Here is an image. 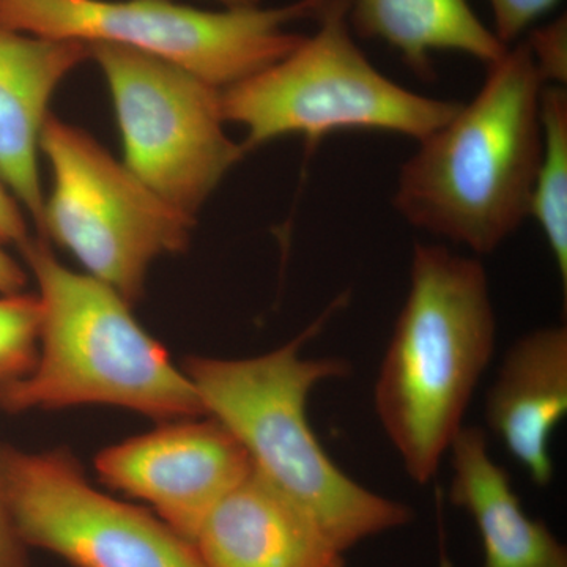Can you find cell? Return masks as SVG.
Wrapping results in <instances>:
<instances>
[{
	"label": "cell",
	"instance_id": "6da1fadb",
	"mask_svg": "<svg viewBox=\"0 0 567 567\" xmlns=\"http://www.w3.org/2000/svg\"><path fill=\"white\" fill-rule=\"evenodd\" d=\"M527 43L509 47L470 103L399 169L393 204L410 226L492 254L529 216L546 87Z\"/></svg>",
	"mask_w": 567,
	"mask_h": 567
},
{
	"label": "cell",
	"instance_id": "7a4b0ae2",
	"mask_svg": "<svg viewBox=\"0 0 567 567\" xmlns=\"http://www.w3.org/2000/svg\"><path fill=\"white\" fill-rule=\"evenodd\" d=\"M344 300H336L311 327L274 352L245 360L189 357L192 380L207 416L229 429L254 466L305 507L341 551L405 527L412 507L369 491L346 475L320 445L308 420V399L319 383L346 379L342 358H303Z\"/></svg>",
	"mask_w": 567,
	"mask_h": 567
},
{
	"label": "cell",
	"instance_id": "3957f363",
	"mask_svg": "<svg viewBox=\"0 0 567 567\" xmlns=\"http://www.w3.org/2000/svg\"><path fill=\"white\" fill-rule=\"evenodd\" d=\"M486 268L443 245L416 244L404 306L374 386V409L406 475L431 483L494 358Z\"/></svg>",
	"mask_w": 567,
	"mask_h": 567
},
{
	"label": "cell",
	"instance_id": "277c9868",
	"mask_svg": "<svg viewBox=\"0 0 567 567\" xmlns=\"http://www.w3.org/2000/svg\"><path fill=\"white\" fill-rule=\"evenodd\" d=\"M21 252L39 286V358L28 375L0 386V409L111 405L164 423L207 416L189 377L117 290L65 267L44 240Z\"/></svg>",
	"mask_w": 567,
	"mask_h": 567
},
{
	"label": "cell",
	"instance_id": "5b68a950",
	"mask_svg": "<svg viewBox=\"0 0 567 567\" xmlns=\"http://www.w3.org/2000/svg\"><path fill=\"white\" fill-rule=\"evenodd\" d=\"M347 0H327L312 35L274 65L221 91L224 121L246 130L245 153L300 134L316 144L341 130L423 141L462 103L409 91L375 69L358 47Z\"/></svg>",
	"mask_w": 567,
	"mask_h": 567
},
{
	"label": "cell",
	"instance_id": "8992f818",
	"mask_svg": "<svg viewBox=\"0 0 567 567\" xmlns=\"http://www.w3.org/2000/svg\"><path fill=\"white\" fill-rule=\"evenodd\" d=\"M324 2L204 10L174 0H0V24L41 39L142 52L224 91L292 52L305 35L287 25L316 20Z\"/></svg>",
	"mask_w": 567,
	"mask_h": 567
},
{
	"label": "cell",
	"instance_id": "52a82bcc",
	"mask_svg": "<svg viewBox=\"0 0 567 567\" xmlns=\"http://www.w3.org/2000/svg\"><path fill=\"white\" fill-rule=\"evenodd\" d=\"M40 153L51 169L39 229L128 301L144 295L148 268L188 248L196 218L164 203L95 137L48 115Z\"/></svg>",
	"mask_w": 567,
	"mask_h": 567
},
{
	"label": "cell",
	"instance_id": "ba28073f",
	"mask_svg": "<svg viewBox=\"0 0 567 567\" xmlns=\"http://www.w3.org/2000/svg\"><path fill=\"white\" fill-rule=\"evenodd\" d=\"M89 48L110 87L123 164L164 203L196 218L246 155L226 132L221 91L142 52Z\"/></svg>",
	"mask_w": 567,
	"mask_h": 567
},
{
	"label": "cell",
	"instance_id": "9c48e42d",
	"mask_svg": "<svg viewBox=\"0 0 567 567\" xmlns=\"http://www.w3.org/2000/svg\"><path fill=\"white\" fill-rule=\"evenodd\" d=\"M0 480L29 548L73 567H205L162 518L93 488L66 450L0 445Z\"/></svg>",
	"mask_w": 567,
	"mask_h": 567
},
{
	"label": "cell",
	"instance_id": "30bf717a",
	"mask_svg": "<svg viewBox=\"0 0 567 567\" xmlns=\"http://www.w3.org/2000/svg\"><path fill=\"white\" fill-rule=\"evenodd\" d=\"M95 465L104 484L148 503L188 540L254 468L244 445L212 416L171 421L106 447Z\"/></svg>",
	"mask_w": 567,
	"mask_h": 567
},
{
	"label": "cell",
	"instance_id": "8fae6325",
	"mask_svg": "<svg viewBox=\"0 0 567 567\" xmlns=\"http://www.w3.org/2000/svg\"><path fill=\"white\" fill-rule=\"evenodd\" d=\"M205 567H346L315 517L254 466L193 537Z\"/></svg>",
	"mask_w": 567,
	"mask_h": 567
},
{
	"label": "cell",
	"instance_id": "7c38bea8",
	"mask_svg": "<svg viewBox=\"0 0 567 567\" xmlns=\"http://www.w3.org/2000/svg\"><path fill=\"white\" fill-rule=\"evenodd\" d=\"M91 59L80 41L41 39L0 24V181L40 226V134L52 95Z\"/></svg>",
	"mask_w": 567,
	"mask_h": 567
},
{
	"label": "cell",
	"instance_id": "4fadbf2b",
	"mask_svg": "<svg viewBox=\"0 0 567 567\" xmlns=\"http://www.w3.org/2000/svg\"><path fill=\"white\" fill-rule=\"evenodd\" d=\"M567 413V328H537L507 350L486 395L484 417L533 483L554 480L551 439Z\"/></svg>",
	"mask_w": 567,
	"mask_h": 567
},
{
	"label": "cell",
	"instance_id": "5bb4252c",
	"mask_svg": "<svg viewBox=\"0 0 567 567\" xmlns=\"http://www.w3.org/2000/svg\"><path fill=\"white\" fill-rule=\"evenodd\" d=\"M451 505L480 535L483 567H567V548L544 522L529 517L509 476L488 451L486 432L464 425L451 445Z\"/></svg>",
	"mask_w": 567,
	"mask_h": 567
},
{
	"label": "cell",
	"instance_id": "9a60e30c",
	"mask_svg": "<svg viewBox=\"0 0 567 567\" xmlns=\"http://www.w3.org/2000/svg\"><path fill=\"white\" fill-rule=\"evenodd\" d=\"M347 2V20L354 37L383 41L421 80H434L435 52H458L488 66L507 51L468 0Z\"/></svg>",
	"mask_w": 567,
	"mask_h": 567
},
{
	"label": "cell",
	"instance_id": "2e32d148",
	"mask_svg": "<svg viewBox=\"0 0 567 567\" xmlns=\"http://www.w3.org/2000/svg\"><path fill=\"white\" fill-rule=\"evenodd\" d=\"M543 152L533 183L529 216L543 230L567 289V92L546 85L540 102Z\"/></svg>",
	"mask_w": 567,
	"mask_h": 567
},
{
	"label": "cell",
	"instance_id": "e0dca14e",
	"mask_svg": "<svg viewBox=\"0 0 567 567\" xmlns=\"http://www.w3.org/2000/svg\"><path fill=\"white\" fill-rule=\"evenodd\" d=\"M40 327L37 295H0V386L32 371L39 358Z\"/></svg>",
	"mask_w": 567,
	"mask_h": 567
},
{
	"label": "cell",
	"instance_id": "ac0fdd59",
	"mask_svg": "<svg viewBox=\"0 0 567 567\" xmlns=\"http://www.w3.org/2000/svg\"><path fill=\"white\" fill-rule=\"evenodd\" d=\"M540 76L547 85H566L567 22L566 18L535 29L525 41Z\"/></svg>",
	"mask_w": 567,
	"mask_h": 567
},
{
	"label": "cell",
	"instance_id": "d6986e66",
	"mask_svg": "<svg viewBox=\"0 0 567 567\" xmlns=\"http://www.w3.org/2000/svg\"><path fill=\"white\" fill-rule=\"evenodd\" d=\"M496 39L509 48L533 22L539 20L558 0H488Z\"/></svg>",
	"mask_w": 567,
	"mask_h": 567
},
{
	"label": "cell",
	"instance_id": "ffe728a7",
	"mask_svg": "<svg viewBox=\"0 0 567 567\" xmlns=\"http://www.w3.org/2000/svg\"><path fill=\"white\" fill-rule=\"evenodd\" d=\"M0 567H32L29 559V547L18 532L2 480H0Z\"/></svg>",
	"mask_w": 567,
	"mask_h": 567
},
{
	"label": "cell",
	"instance_id": "44dd1931",
	"mask_svg": "<svg viewBox=\"0 0 567 567\" xmlns=\"http://www.w3.org/2000/svg\"><path fill=\"white\" fill-rule=\"evenodd\" d=\"M31 240L24 210L0 181V245H14L22 249Z\"/></svg>",
	"mask_w": 567,
	"mask_h": 567
},
{
	"label": "cell",
	"instance_id": "7402d4cb",
	"mask_svg": "<svg viewBox=\"0 0 567 567\" xmlns=\"http://www.w3.org/2000/svg\"><path fill=\"white\" fill-rule=\"evenodd\" d=\"M28 284V271L0 245V295L20 293Z\"/></svg>",
	"mask_w": 567,
	"mask_h": 567
},
{
	"label": "cell",
	"instance_id": "603a6c76",
	"mask_svg": "<svg viewBox=\"0 0 567 567\" xmlns=\"http://www.w3.org/2000/svg\"><path fill=\"white\" fill-rule=\"evenodd\" d=\"M212 2L218 3L219 7H251L260 6L262 0H212Z\"/></svg>",
	"mask_w": 567,
	"mask_h": 567
},
{
	"label": "cell",
	"instance_id": "cb8c5ba5",
	"mask_svg": "<svg viewBox=\"0 0 567 567\" xmlns=\"http://www.w3.org/2000/svg\"><path fill=\"white\" fill-rule=\"evenodd\" d=\"M439 567H453L450 557L446 554L445 543H443V527L440 524V565Z\"/></svg>",
	"mask_w": 567,
	"mask_h": 567
}]
</instances>
